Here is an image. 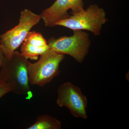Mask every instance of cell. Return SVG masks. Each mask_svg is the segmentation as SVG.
Segmentation results:
<instances>
[{"label": "cell", "instance_id": "obj_1", "mask_svg": "<svg viewBox=\"0 0 129 129\" xmlns=\"http://www.w3.org/2000/svg\"><path fill=\"white\" fill-rule=\"evenodd\" d=\"M29 62L21 53L15 51L11 57H5L0 72L2 80L11 86L12 92L24 96L29 100L33 96L28 74Z\"/></svg>", "mask_w": 129, "mask_h": 129}, {"label": "cell", "instance_id": "obj_2", "mask_svg": "<svg viewBox=\"0 0 129 129\" xmlns=\"http://www.w3.org/2000/svg\"><path fill=\"white\" fill-rule=\"evenodd\" d=\"M56 23L55 26H62L74 30L89 31L95 36L100 35L103 26L108 21L105 10L97 4L90 5L86 9Z\"/></svg>", "mask_w": 129, "mask_h": 129}, {"label": "cell", "instance_id": "obj_3", "mask_svg": "<svg viewBox=\"0 0 129 129\" xmlns=\"http://www.w3.org/2000/svg\"><path fill=\"white\" fill-rule=\"evenodd\" d=\"M40 15L25 9L21 12L19 23L0 35V45L5 57H11L23 42L30 29L39 22Z\"/></svg>", "mask_w": 129, "mask_h": 129}, {"label": "cell", "instance_id": "obj_4", "mask_svg": "<svg viewBox=\"0 0 129 129\" xmlns=\"http://www.w3.org/2000/svg\"><path fill=\"white\" fill-rule=\"evenodd\" d=\"M70 36L52 37L47 42L49 49L57 53L71 56L81 63L89 53L91 41L87 32L74 30Z\"/></svg>", "mask_w": 129, "mask_h": 129}, {"label": "cell", "instance_id": "obj_5", "mask_svg": "<svg viewBox=\"0 0 129 129\" xmlns=\"http://www.w3.org/2000/svg\"><path fill=\"white\" fill-rule=\"evenodd\" d=\"M65 58L63 54L49 50L40 56L35 63L29 62L28 74L29 84L42 87L60 73V63Z\"/></svg>", "mask_w": 129, "mask_h": 129}, {"label": "cell", "instance_id": "obj_6", "mask_svg": "<svg viewBox=\"0 0 129 129\" xmlns=\"http://www.w3.org/2000/svg\"><path fill=\"white\" fill-rule=\"evenodd\" d=\"M56 103L60 107H65L68 109L75 117L84 119L88 118L87 98L80 88L70 82H65L58 87Z\"/></svg>", "mask_w": 129, "mask_h": 129}, {"label": "cell", "instance_id": "obj_7", "mask_svg": "<svg viewBox=\"0 0 129 129\" xmlns=\"http://www.w3.org/2000/svg\"><path fill=\"white\" fill-rule=\"evenodd\" d=\"M69 9L72 13L83 11L84 9L83 0H56L50 7L42 11L40 16L46 27H54L58 21L69 16L68 13Z\"/></svg>", "mask_w": 129, "mask_h": 129}, {"label": "cell", "instance_id": "obj_8", "mask_svg": "<svg viewBox=\"0 0 129 129\" xmlns=\"http://www.w3.org/2000/svg\"><path fill=\"white\" fill-rule=\"evenodd\" d=\"M21 54L25 59L37 60L50 50L47 42L41 33L30 31L21 44Z\"/></svg>", "mask_w": 129, "mask_h": 129}, {"label": "cell", "instance_id": "obj_9", "mask_svg": "<svg viewBox=\"0 0 129 129\" xmlns=\"http://www.w3.org/2000/svg\"><path fill=\"white\" fill-rule=\"evenodd\" d=\"M61 123L52 116L42 115L37 117L34 124L27 129H60Z\"/></svg>", "mask_w": 129, "mask_h": 129}, {"label": "cell", "instance_id": "obj_10", "mask_svg": "<svg viewBox=\"0 0 129 129\" xmlns=\"http://www.w3.org/2000/svg\"><path fill=\"white\" fill-rule=\"evenodd\" d=\"M12 92V88L7 84L0 85V99L8 92Z\"/></svg>", "mask_w": 129, "mask_h": 129}, {"label": "cell", "instance_id": "obj_11", "mask_svg": "<svg viewBox=\"0 0 129 129\" xmlns=\"http://www.w3.org/2000/svg\"><path fill=\"white\" fill-rule=\"evenodd\" d=\"M5 59V57L3 53L1 45H0V67L1 68H2L4 64Z\"/></svg>", "mask_w": 129, "mask_h": 129}, {"label": "cell", "instance_id": "obj_12", "mask_svg": "<svg viewBox=\"0 0 129 129\" xmlns=\"http://www.w3.org/2000/svg\"><path fill=\"white\" fill-rule=\"evenodd\" d=\"M5 83L3 82V80H2L1 77V75H0V85L2 84H4Z\"/></svg>", "mask_w": 129, "mask_h": 129}]
</instances>
